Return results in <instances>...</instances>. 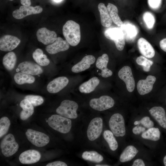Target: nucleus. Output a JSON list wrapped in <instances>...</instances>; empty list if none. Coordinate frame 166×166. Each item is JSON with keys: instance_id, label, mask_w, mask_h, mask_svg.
I'll list each match as a JSON object with an SVG mask.
<instances>
[{"instance_id": "obj_1", "label": "nucleus", "mask_w": 166, "mask_h": 166, "mask_svg": "<svg viewBox=\"0 0 166 166\" xmlns=\"http://www.w3.org/2000/svg\"><path fill=\"white\" fill-rule=\"evenodd\" d=\"M63 35L70 45H77L81 40V34L79 25L73 21L68 20L63 26Z\"/></svg>"}, {"instance_id": "obj_2", "label": "nucleus", "mask_w": 166, "mask_h": 166, "mask_svg": "<svg viewBox=\"0 0 166 166\" xmlns=\"http://www.w3.org/2000/svg\"><path fill=\"white\" fill-rule=\"evenodd\" d=\"M49 125L53 129L63 133L69 132L72 127V122L68 118L59 115H53L47 120Z\"/></svg>"}, {"instance_id": "obj_3", "label": "nucleus", "mask_w": 166, "mask_h": 166, "mask_svg": "<svg viewBox=\"0 0 166 166\" xmlns=\"http://www.w3.org/2000/svg\"><path fill=\"white\" fill-rule=\"evenodd\" d=\"M77 104L73 101L65 100L57 109V113L62 117L69 119H75L78 117L77 111L78 108Z\"/></svg>"}, {"instance_id": "obj_4", "label": "nucleus", "mask_w": 166, "mask_h": 166, "mask_svg": "<svg viewBox=\"0 0 166 166\" xmlns=\"http://www.w3.org/2000/svg\"><path fill=\"white\" fill-rule=\"evenodd\" d=\"M109 125L112 132L117 137H122L126 133L124 118L120 114L116 113L110 117Z\"/></svg>"}, {"instance_id": "obj_5", "label": "nucleus", "mask_w": 166, "mask_h": 166, "mask_svg": "<svg viewBox=\"0 0 166 166\" xmlns=\"http://www.w3.org/2000/svg\"><path fill=\"white\" fill-rule=\"evenodd\" d=\"M0 148L3 155L6 157H9L17 152L19 146L14 135L9 133L6 135L1 141Z\"/></svg>"}, {"instance_id": "obj_6", "label": "nucleus", "mask_w": 166, "mask_h": 166, "mask_svg": "<svg viewBox=\"0 0 166 166\" xmlns=\"http://www.w3.org/2000/svg\"><path fill=\"white\" fill-rule=\"evenodd\" d=\"M105 37L114 42L117 48L119 51L124 49L125 45V37L123 32L120 28H109L104 32Z\"/></svg>"}, {"instance_id": "obj_7", "label": "nucleus", "mask_w": 166, "mask_h": 166, "mask_svg": "<svg viewBox=\"0 0 166 166\" xmlns=\"http://www.w3.org/2000/svg\"><path fill=\"white\" fill-rule=\"evenodd\" d=\"M26 135L28 140L32 144L37 147L45 146L49 141V138L47 135L31 129H27Z\"/></svg>"}, {"instance_id": "obj_8", "label": "nucleus", "mask_w": 166, "mask_h": 166, "mask_svg": "<svg viewBox=\"0 0 166 166\" xmlns=\"http://www.w3.org/2000/svg\"><path fill=\"white\" fill-rule=\"evenodd\" d=\"M89 105L93 109L103 111L112 107L115 102L111 97L107 95L101 96L99 98H94L91 99L89 101Z\"/></svg>"}, {"instance_id": "obj_9", "label": "nucleus", "mask_w": 166, "mask_h": 166, "mask_svg": "<svg viewBox=\"0 0 166 166\" xmlns=\"http://www.w3.org/2000/svg\"><path fill=\"white\" fill-rule=\"evenodd\" d=\"M102 119L96 117L93 119L89 123L87 131V136L91 141L97 139L100 136L103 129Z\"/></svg>"}, {"instance_id": "obj_10", "label": "nucleus", "mask_w": 166, "mask_h": 166, "mask_svg": "<svg viewBox=\"0 0 166 166\" xmlns=\"http://www.w3.org/2000/svg\"><path fill=\"white\" fill-rule=\"evenodd\" d=\"M118 76L125 83L128 91L130 92L133 91L135 83L130 67L128 66L123 67L119 71Z\"/></svg>"}, {"instance_id": "obj_11", "label": "nucleus", "mask_w": 166, "mask_h": 166, "mask_svg": "<svg viewBox=\"0 0 166 166\" xmlns=\"http://www.w3.org/2000/svg\"><path fill=\"white\" fill-rule=\"evenodd\" d=\"M42 10V8L39 6L35 7L22 6L19 9L14 10L12 13V15L14 18L19 19L30 15L40 13Z\"/></svg>"}, {"instance_id": "obj_12", "label": "nucleus", "mask_w": 166, "mask_h": 166, "mask_svg": "<svg viewBox=\"0 0 166 166\" xmlns=\"http://www.w3.org/2000/svg\"><path fill=\"white\" fill-rule=\"evenodd\" d=\"M20 40L16 37L6 35L0 39V49L4 51H10L15 49L20 42Z\"/></svg>"}, {"instance_id": "obj_13", "label": "nucleus", "mask_w": 166, "mask_h": 166, "mask_svg": "<svg viewBox=\"0 0 166 166\" xmlns=\"http://www.w3.org/2000/svg\"><path fill=\"white\" fill-rule=\"evenodd\" d=\"M38 41L45 45L53 43L57 38V34L53 31L50 30L45 27L39 29L36 33Z\"/></svg>"}, {"instance_id": "obj_14", "label": "nucleus", "mask_w": 166, "mask_h": 166, "mask_svg": "<svg viewBox=\"0 0 166 166\" xmlns=\"http://www.w3.org/2000/svg\"><path fill=\"white\" fill-rule=\"evenodd\" d=\"M69 47V44L66 40L58 37L52 43L48 45L45 47L46 51L51 54L60 52L65 51Z\"/></svg>"}, {"instance_id": "obj_15", "label": "nucleus", "mask_w": 166, "mask_h": 166, "mask_svg": "<svg viewBox=\"0 0 166 166\" xmlns=\"http://www.w3.org/2000/svg\"><path fill=\"white\" fill-rule=\"evenodd\" d=\"M156 81V77L150 75L148 76L145 80H140L137 85V91L139 94L143 95L150 92L152 89Z\"/></svg>"}, {"instance_id": "obj_16", "label": "nucleus", "mask_w": 166, "mask_h": 166, "mask_svg": "<svg viewBox=\"0 0 166 166\" xmlns=\"http://www.w3.org/2000/svg\"><path fill=\"white\" fill-rule=\"evenodd\" d=\"M18 68L21 72L32 75L40 74L43 72V69L38 64L30 61H25L20 63Z\"/></svg>"}, {"instance_id": "obj_17", "label": "nucleus", "mask_w": 166, "mask_h": 166, "mask_svg": "<svg viewBox=\"0 0 166 166\" xmlns=\"http://www.w3.org/2000/svg\"><path fill=\"white\" fill-rule=\"evenodd\" d=\"M69 82L67 78L65 77H60L55 78L49 83L47 89L49 93H57L64 88Z\"/></svg>"}, {"instance_id": "obj_18", "label": "nucleus", "mask_w": 166, "mask_h": 166, "mask_svg": "<svg viewBox=\"0 0 166 166\" xmlns=\"http://www.w3.org/2000/svg\"><path fill=\"white\" fill-rule=\"evenodd\" d=\"M41 158V155L38 151L35 150H29L21 153L19 159L22 164H30L37 162Z\"/></svg>"}, {"instance_id": "obj_19", "label": "nucleus", "mask_w": 166, "mask_h": 166, "mask_svg": "<svg viewBox=\"0 0 166 166\" xmlns=\"http://www.w3.org/2000/svg\"><path fill=\"white\" fill-rule=\"evenodd\" d=\"M137 45L140 53L144 57L152 58L155 55V50L151 45L143 38L138 40Z\"/></svg>"}, {"instance_id": "obj_20", "label": "nucleus", "mask_w": 166, "mask_h": 166, "mask_svg": "<svg viewBox=\"0 0 166 166\" xmlns=\"http://www.w3.org/2000/svg\"><path fill=\"white\" fill-rule=\"evenodd\" d=\"M95 61V58L93 55H87L85 56L80 62L72 67L71 70L75 73L84 71L88 69Z\"/></svg>"}, {"instance_id": "obj_21", "label": "nucleus", "mask_w": 166, "mask_h": 166, "mask_svg": "<svg viewBox=\"0 0 166 166\" xmlns=\"http://www.w3.org/2000/svg\"><path fill=\"white\" fill-rule=\"evenodd\" d=\"M149 111L159 124L166 129V116L164 109L161 107L155 106L151 108Z\"/></svg>"}, {"instance_id": "obj_22", "label": "nucleus", "mask_w": 166, "mask_h": 166, "mask_svg": "<svg viewBox=\"0 0 166 166\" xmlns=\"http://www.w3.org/2000/svg\"><path fill=\"white\" fill-rule=\"evenodd\" d=\"M109 60L108 55L104 53L98 58L96 62V66L101 70V75L103 77L106 78L113 74L112 72L107 68Z\"/></svg>"}, {"instance_id": "obj_23", "label": "nucleus", "mask_w": 166, "mask_h": 166, "mask_svg": "<svg viewBox=\"0 0 166 166\" xmlns=\"http://www.w3.org/2000/svg\"><path fill=\"white\" fill-rule=\"evenodd\" d=\"M98 8L100 13L101 25L105 27H109L112 25V20L107 7L104 3H100L98 6Z\"/></svg>"}, {"instance_id": "obj_24", "label": "nucleus", "mask_w": 166, "mask_h": 166, "mask_svg": "<svg viewBox=\"0 0 166 166\" xmlns=\"http://www.w3.org/2000/svg\"><path fill=\"white\" fill-rule=\"evenodd\" d=\"M100 82V80L97 77H93L80 85L79 87V90L81 93H90L95 89Z\"/></svg>"}, {"instance_id": "obj_25", "label": "nucleus", "mask_w": 166, "mask_h": 166, "mask_svg": "<svg viewBox=\"0 0 166 166\" xmlns=\"http://www.w3.org/2000/svg\"><path fill=\"white\" fill-rule=\"evenodd\" d=\"M20 105L23 109L20 113V118L22 120H26L34 113L33 105L29 100L25 99L21 101Z\"/></svg>"}, {"instance_id": "obj_26", "label": "nucleus", "mask_w": 166, "mask_h": 166, "mask_svg": "<svg viewBox=\"0 0 166 166\" xmlns=\"http://www.w3.org/2000/svg\"><path fill=\"white\" fill-rule=\"evenodd\" d=\"M138 152V150L134 146L129 145L124 150L120 157V160L125 162L131 160Z\"/></svg>"}, {"instance_id": "obj_27", "label": "nucleus", "mask_w": 166, "mask_h": 166, "mask_svg": "<svg viewBox=\"0 0 166 166\" xmlns=\"http://www.w3.org/2000/svg\"><path fill=\"white\" fill-rule=\"evenodd\" d=\"M14 79L16 83L18 85L32 84L35 81V78L32 75L21 72L15 74Z\"/></svg>"}, {"instance_id": "obj_28", "label": "nucleus", "mask_w": 166, "mask_h": 166, "mask_svg": "<svg viewBox=\"0 0 166 166\" xmlns=\"http://www.w3.org/2000/svg\"><path fill=\"white\" fill-rule=\"evenodd\" d=\"M17 61V57L13 52H10L3 57L2 63L5 68L9 71L13 70L15 66Z\"/></svg>"}, {"instance_id": "obj_29", "label": "nucleus", "mask_w": 166, "mask_h": 166, "mask_svg": "<svg viewBox=\"0 0 166 166\" xmlns=\"http://www.w3.org/2000/svg\"><path fill=\"white\" fill-rule=\"evenodd\" d=\"M32 56L34 60L40 65L46 66L50 63L47 56L43 54L42 50L40 49H36L33 53Z\"/></svg>"}, {"instance_id": "obj_30", "label": "nucleus", "mask_w": 166, "mask_h": 166, "mask_svg": "<svg viewBox=\"0 0 166 166\" xmlns=\"http://www.w3.org/2000/svg\"><path fill=\"white\" fill-rule=\"evenodd\" d=\"M107 8L112 21L118 26L123 25V23L118 14V10L117 6L113 4L108 3Z\"/></svg>"}, {"instance_id": "obj_31", "label": "nucleus", "mask_w": 166, "mask_h": 166, "mask_svg": "<svg viewBox=\"0 0 166 166\" xmlns=\"http://www.w3.org/2000/svg\"><path fill=\"white\" fill-rule=\"evenodd\" d=\"M160 132L158 128L152 127L143 132L141 137L144 139L156 141L160 139Z\"/></svg>"}, {"instance_id": "obj_32", "label": "nucleus", "mask_w": 166, "mask_h": 166, "mask_svg": "<svg viewBox=\"0 0 166 166\" xmlns=\"http://www.w3.org/2000/svg\"><path fill=\"white\" fill-rule=\"evenodd\" d=\"M82 157L84 160L91 161L100 163L103 160V157L95 151H86L83 152Z\"/></svg>"}, {"instance_id": "obj_33", "label": "nucleus", "mask_w": 166, "mask_h": 166, "mask_svg": "<svg viewBox=\"0 0 166 166\" xmlns=\"http://www.w3.org/2000/svg\"><path fill=\"white\" fill-rule=\"evenodd\" d=\"M103 136L108 143L110 148L112 151H115L118 148V144L113 133L109 130L104 132Z\"/></svg>"}, {"instance_id": "obj_34", "label": "nucleus", "mask_w": 166, "mask_h": 166, "mask_svg": "<svg viewBox=\"0 0 166 166\" xmlns=\"http://www.w3.org/2000/svg\"><path fill=\"white\" fill-rule=\"evenodd\" d=\"M136 61L137 64L142 66L143 70L146 72L150 71V67L153 64L152 61L142 56L137 57Z\"/></svg>"}, {"instance_id": "obj_35", "label": "nucleus", "mask_w": 166, "mask_h": 166, "mask_svg": "<svg viewBox=\"0 0 166 166\" xmlns=\"http://www.w3.org/2000/svg\"><path fill=\"white\" fill-rule=\"evenodd\" d=\"M10 124L9 118L4 117L0 119V137L5 135L7 132Z\"/></svg>"}, {"instance_id": "obj_36", "label": "nucleus", "mask_w": 166, "mask_h": 166, "mask_svg": "<svg viewBox=\"0 0 166 166\" xmlns=\"http://www.w3.org/2000/svg\"><path fill=\"white\" fill-rule=\"evenodd\" d=\"M25 99L29 100L33 106H34L40 105L44 102L43 97L38 95H27L25 96Z\"/></svg>"}, {"instance_id": "obj_37", "label": "nucleus", "mask_w": 166, "mask_h": 166, "mask_svg": "<svg viewBox=\"0 0 166 166\" xmlns=\"http://www.w3.org/2000/svg\"><path fill=\"white\" fill-rule=\"evenodd\" d=\"M143 18L148 27L149 29L152 28L155 23V19L153 15L150 12H146L143 14Z\"/></svg>"}, {"instance_id": "obj_38", "label": "nucleus", "mask_w": 166, "mask_h": 166, "mask_svg": "<svg viewBox=\"0 0 166 166\" xmlns=\"http://www.w3.org/2000/svg\"><path fill=\"white\" fill-rule=\"evenodd\" d=\"M141 124L145 128H152L154 126V123L150 120L148 117H145L142 118L140 120L136 121L134 122V124L137 125Z\"/></svg>"}, {"instance_id": "obj_39", "label": "nucleus", "mask_w": 166, "mask_h": 166, "mask_svg": "<svg viewBox=\"0 0 166 166\" xmlns=\"http://www.w3.org/2000/svg\"><path fill=\"white\" fill-rule=\"evenodd\" d=\"M124 26L123 25L121 27V29L122 30L124 35L126 37L127 35L129 37L132 38L134 37L136 35V30L134 27H133L132 26Z\"/></svg>"}, {"instance_id": "obj_40", "label": "nucleus", "mask_w": 166, "mask_h": 166, "mask_svg": "<svg viewBox=\"0 0 166 166\" xmlns=\"http://www.w3.org/2000/svg\"><path fill=\"white\" fill-rule=\"evenodd\" d=\"M162 0H148V4L151 8L157 9L160 6Z\"/></svg>"}, {"instance_id": "obj_41", "label": "nucleus", "mask_w": 166, "mask_h": 166, "mask_svg": "<svg viewBox=\"0 0 166 166\" xmlns=\"http://www.w3.org/2000/svg\"><path fill=\"white\" fill-rule=\"evenodd\" d=\"M145 129L142 126L138 125L134 127L132 130L133 133L135 135H139L145 131Z\"/></svg>"}, {"instance_id": "obj_42", "label": "nucleus", "mask_w": 166, "mask_h": 166, "mask_svg": "<svg viewBox=\"0 0 166 166\" xmlns=\"http://www.w3.org/2000/svg\"><path fill=\"white\" fill-rule=\"evenodd\" d=\"M65 162L59 161H55L47 164L46 166H67Z\"/></svg>"}, {"instance_id": "obj_43", "label": "nucleus", "mask_w": 166, "mask_h": 166, "mask_svg": "<svg viewBox=\"0 0 166 166\" xmlns=\"http://www.w3.org/2000/svg\"><path fill=\"white\" fill-rule=\"evenodd\" d=\"M145 164L143 160L138 159L135 160L133 162L132 166H144Z\"/></svg>"}, {"instance_id": "obj_44", "label": "nucleus", "mask_w": 166, "mask_h": 166, "mask_svg": "<svg viewBox=\"0 0 166 166\" xmlns=\"http://www.w3.org/2000/svg\"><path fill=\"white\" fill-rule=\"evenodd\" d=\"M160 48L166 52V38L163 39L160 41Z\"/></svg>"}, {"instance_id": "obj_45", "label": "nucleus", "mask_w": 166, "mask_h": 166, "mask_svg": "<svg viewBox=\"0 0 166 166\" xmlns=\"http://www.w3.org/2000/svg\"><path fill=\"white\" fill-rule=\"evenodd\" d=\"M21 4L24 6H30L31 4L30 0H20Z\"/></svg>"}, {"instance_id": "obj_46", "label": "nucleus", "mask_w": 166, "mask_h": 166, "mask_svg": "<svg viewBox=\"0 0 166 166\" xmlns=\"http://www.w3.org/2000/svg\"><path fill=\"white\" fill-rule=\"evenodd\" d=\"M163 162L164 165L166 166V155L164 157Z\"/></svg>"}, {"instance_id": "obj_47", "label": "nucleus", "mask_w": 166, "mask_h": 166, "mask_svg": "<svg viewBox=\"0 0 166 166\" xmlns=\"http://www.w3.org/2000/svg\"><path fill=\"white\" fill-rule=\"evenodd\" d=\"M109 166L107 165L103 164V165H101V164H97L96 165V166Z\"/></svg>"}, {"instance_id": "obj_48", "label": "nucleus", "mask_w": 166, "mask_h": 166, "mask_svg": "<svg viewBox=\"0 0 166 166\" xmlns=\"http://www.w3.org/2000/svg\"><path fill=\"white\" fill-rule=\"evenodd\" d=\"M54 1L56 2H60V1H61V0H53Z\"/></svg>"}, {"instance_id": "obj_49", "label": "nucleus", "mask_w": 166, "mask_h": 166, "mask_svg": "<svg viewBox=\"0 0 166 166\" xmlns=\"http://www.w3.org/2000/svg\"><path fill=\"white\" fill-rule=\"evenodd\" d=\"M9 0L12 1H13V0Z\"/></svg>"}]
</instances>
